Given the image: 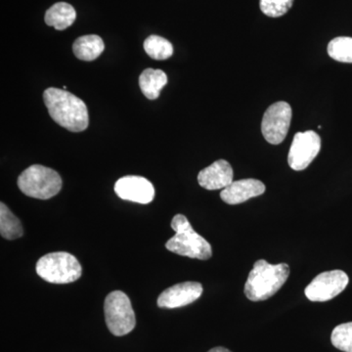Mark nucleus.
<instances>
[{
	"mask_svg": "<svg viewBox=\"0 0 352 352\" xmlns=\"http://www.w3.org/2000/svg\"><path fill=\"white\" fill-rule=\"evenodd\" d=\"M76 18L75 8L67 2H58L45 13L46 25L54 27L57 31H63L74 24Z\"/></svg>",
	"mask_w": 352,
	"mask_h": 352,
	"instance_id": "obj_14",
	"label": "nucleus"
},
{
	"mask_svg": "<svg viewBox=\"0 0 352 352\" xmlns=\"http://www.w3.org/2000/svg\"><path fill=\"white\" fill-rule=\"evenodd\" d=\"M203 294V286L198 282H183L164 289L157 298V307L173 309L196 302Z\"/></svg>",
	"mask_w": 352,
	"mask_h": 352,
	"instance_id": "obj_11",
	"label": "nucleus"
},
{
	"mask_svg": "<svg viewBox=\"0 0 352 352\" xmlns=\"http://www.w3.org/2000/svg\"><path fill=\"white\" fill-rule=\"evenodd\" d=\"M104 312L109 331L113 336L122 337L135 327V314L131 300L124 292L113 291L106 296Z\"/></svg>",
	"mask_w": 352,
	"mask_h": 352,
	"instance_id": "obj_6",
	"label": "nucleus"
},
{
	"mask_svg": "<svg viewBox=\"0 0 352 352\" xmlns=\"http://www.w3.org/2000/svg\"><path fill=\"white\" fill-rule=\"evenodd\" d=\"M289 275L288 264H270L259 259L245 284V295L252 302L268 300L282 288Z\"/></svg>",
	"mask_w": 352,
	"mask_h": 352,
	"instance_id": "obj_2",
	"label": "nucleus"
},
{
	"mask_svg": "<svg viewBox=\"0 0 352 352\" xmlns=\"http://www.w3.org/2000/svg\"><path fill=\"white\" fill-rule=\"evenodd\" d=\"M43 100L50 117L59 126L72 132L85 131L89 124L87 105L71 92L59 88H47Z\"/></svg>",
	"mask_w": 352,
	"mask_h": 352,
	"instance_id": "obj_1",
	"label": "nucleus"
},
{
	"mask_svg": "<svg viewBox=\"0 0 352 352\" xmlns=\"http://www.w3.org/2000/svg\"><path fill=\"white\" fill-rule=\"evenodd\" d=\"M208 352H231L229 349H226V347L217 346L214 347V349H210Z\"/></svg>",
	"mask_w": 352,
	"mask_h": 352,
	"instance_id": "obj_22",
	"label": "nucleus"
},
{
	"mask_svg": "<svg viewBox=\"0 0 352 352\" xmlns=\"http://www.w3.org/2000/svg\"><path fill=\"white\" fill-rule=\"evenodd\" d=\"M233 168L226 160H219L198 175L201 187L207 190L226 189L233 182Z\"/></svg>",
	"mask_w": 352,
	"mask_h": 352,
	"instance_id": "obj_12",
	"label": "nucleus"
},
{
	"mask_svg": "<svg viewBox=\"0 0 352 352\" xmlns=\"http://www.w3.org/2000/svg\"><path fill=\"white\" fill-rule=\"evenodd\" d=\"M168 83V76L162 69H146L139 76L141 91L149 100H155Z\"/></svg>",
	"mask_w": 352,
	"mask_h": 352,
	"instance_id": "obj_15",
	"label": "nucleus"
},
{
	"mask_svg": "<svg viewBox=\"0 0 352 352\" xmlns=\"http://www.w3.org/2000/svg\"><path fill=\"white\" fill-rule=\"evenodd\" d=\"M36 270L39 277L51 284L73 283L82 274L80 261L66 252L45 254L38 259Z\"/></svg>",
	"mask_w": 352,
	"mask_h": 352,
	"instance_id": "obj_4",
	"label": "nucleus"
},
{
	"mask_svg": "<svg viewBox=\"0 0 352 352\" xmlns=\"http://www.w3.org/2000/svg\"><path fill=\"white\" fill-rule=\"evenodd\" d=\"M292 120V108L284 101L272 104L264 113L261 122L263 138L272 145L281 144L288 134Z\"/></svg>",
	"mask_w": 352,
	"mask_h": 352,
	"instance_id": "obj_7",
	"label": "nucleus"
},
{
	"mask_svg": "<svg viewBox=\"0 0 352 352\" xmlns=\"http://www.w3.org/2000/svg\"><path fill=\"white\" fill-rule=\"evenodd\" d=\"M175 235L166 243L168 251L178 256L208 261L212 258V245L194 230L189 220L183 214H176L171 220Z\"/></svg>",
	"mask_w": 352,
	"mask_h": 352,
	"instance_id": "obj_3",
	"label": "nucleus"
},
{
	"mask_svg": "<svg viewBox=\"0 0 352 352\" xmlns=\"http://www.w3.org/2000/svg\"><path fill=\"white\" fill-rule=\"evenodd\" d=\"M145 52L154 60H166L173 56V44L159 36H150L144 41Z\"/></svg>",
	"mask_w": 352,
	"mask_h": 352,
	"instance_id": "obj_18",
	"label": "nucleus"
},
{
	"mask_svg": "<svg viewBox=\"0 0 352 352\" xmlns=\"http://www.w3.org/2000/svg\"><path fill=\"white\" fill-rule=\"evenodd\" d=\"M321 149V138L314 131L298 132L289 148L288 163L296 171L305 170Z\"/></svg>",
	"mask_w": 352,
	"mask_h": 352,
	"instance_id": "obj_9",
	"label": "nucleus"
},
{
	"mask_svg": "<svg viewBox=\"0 0 352 352\" xmlns=\"http://www.w3.org/2000/svg\"><path fill=\"white\" fill-rule=\"evenodd\" d=\"M349 282V276L344 271H326L310 282L305 294L311 302H328L344 292Z\"/></svg>",
	"mask_w": 352,
	"mask_h": 352,
	"instance_id": "obj_8",
	"label": "nucleus"
},
{
	"mask_svg": "<svg viewBox=\"0 0 352 352\" xmlns=\"http://www.w3.org/2000/svg\"><path fill=\"white\" fill-rule=\"evenodd\" d=\"M105 50V44L96 34L80 36L73 44L75 56L82 61H94Z\"/></svg>",
	"mask_w": 352,
	"mask_h": 352,
	"instance_id": "obj_16",
	"label": "nucleus"
},
{
	"mask_svg": "<svg viewBox=\"0 0 352 352\" xmlns=\"http://www.w3.org/2000/svg\"><path fill=\"white\" fill-rule=\"evenodd\" d=\"M294 0H259V7L264 15L271 18L281 17L291 7Z\"/></svg>",
	"mask_w": 352,
	"mask_h": 352,
	"instance_id": "obj_21",
	"label": "nucleus"
},
{
	"mask_svg": "<svg viewBox=\"0 0 352 352\" xmlns=\"http://www.w3.org/2000/svg\"><path fill=\"white\" fill-rule=\"evenodd\" d=\"M331 342L340 351L352 352V322L340 324L333 329Z\"/></svg>",
	"mask_w": 352,
	"mask_h": 352,
	"instance_id": "obj_20",
	"label": "nucleus"
},
{
	"mask_svg": "<svg viewBox=\"0 0 352 352\" xmlns=\"http://www.w3.org/2000/svg\"><path fill=\"white\" fill-rule=\"evenodd\" d=\"M328 54L342 63H352V38L339 36L328 44Z\"/></svg>",
	"mask_w": 352,
	"mask_h": 352,
	"instance_id": "obj_19",
	"label": "nucleus"
},
{
	"mask_svg": "<svg viewBox=\"0 0 352 352\" xmlns=\"http://www.w3.org/2000/svg\"><path fill=\"white\" fill-rule=\"evenodd\" d=\"M264 192L265 185L263 182L249 178L231 183L228 187L222 190L220 198L228 205H238L254 197L263 195Z\"/></svg>",
	"mask_w": 352,
	"mask_h": 352,
	"instance_id": "obj_13",
	"label": "nucleus"
},
{
	"mask_svg": "<svg viewBox=\"0 0 352 352\" xmlns=\"http://www.w3.org/2000/svg\"><path fill=\"white\" fill-rule=\"evenodd\" d=\"M18 187L28 197L48 200L61 191V176L52 168L41 164H32L21 173Z\"/></svg>",
	"mask_w": 352,
	"mask_h": 352,
	"instance_id": "obj_5",
	"label": "nucleus"
},
{
	"mask_svg": "<svg viewBox=\"0 0 352 352\" xmlns=\"http://www.w3.org/2000/svg\"><path fill=\"white\" fill-rule=\"evenodd\" d=\"M115 192L122 200L147 205L155 198V188L149 180L142 176L127 175L115 184Z\"/></svg>",
	"mask_w": 352,
	"mask_h": 352,
	"instance_id": "obj_10",
	"label": "nucleus"
},
{
	"mask_svg": "<svg viewBox=\"0 0 352 352\" xmlns=\"http://www.w3.org/2000/svg\"><path fill=\"white\" fill-rule=\"evenodd\" d=\"M0 234L7 240L18 239L24 234L19 219L4 203L0 204Z\"/></svg>",
	"mask_w": 352,
	"mask_h": 352,
	"instance_id": "obj_17",
	"label": "nucleus"
}]
</instances>
